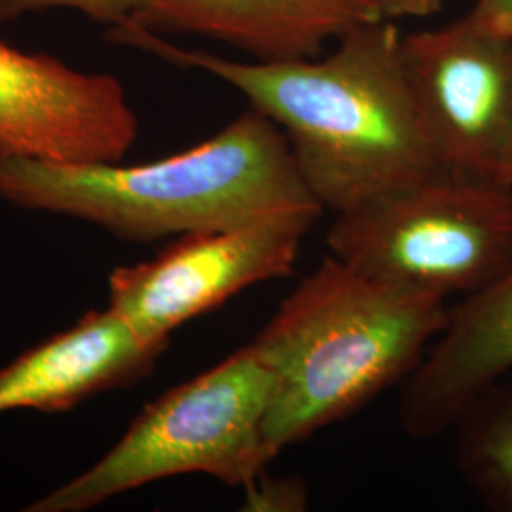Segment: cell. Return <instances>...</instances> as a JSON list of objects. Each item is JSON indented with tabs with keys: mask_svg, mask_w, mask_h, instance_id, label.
Masks as SVG:
<instances>
[{
	"mask_svg": "<svg viewBox=\"0 0 512 512\" xmlns=\"http://www.w3.org/2000/svg\"><path fill=\"white\" fill-rule=\"evenodd\" d=\"M110 38L202 69L243 93L283 131L313 200L334 215L448 171L391 21L349 31L325 59L294 61L238 63L186 52L145 29H114Z\"/></svg>",
	"mask_w": 512,
	"mask_h": 512,
	"instance_id": "6da1fadb",
	"label": "cell"
},
{
	"mask_svg": "<svg viewBox=\"0 0 512 512\" xmlns=\"http://www.w3.org/2000/svg\"><path fill=\"white\" fill-rule=\"evenodd\" d=\"M0 200L86 220L129 241L184 236L317 203L283 131L255 109L202 145L152 164L0 156Z\"/></svg>",
	"mask_w": 512,
	"mask_h": 512,
	"instance_id": "7a4b0ae2",
	"label": "cell"
},
{
	"mask_svg": "<svg viewBox=\"0 0 512 512\" xmlns=\"http://www.w3.org/2000/svg\"><path fill=\"white\" fill-rule=\"evenodd\" d=\"M448 313L439 296L372 279L327 256L253 340L277 378L264 427L270 452L277 458L404 382Z\"/></svg>",
	"mask_w": 512,
	"mask_h": 512,
	"instance_id": "3957f363",
	"label": "cell"
},
{
	"mask_svg": "<svg viewBox=\"0 0 512 512\" xmlns=\"http://www.w3.org/2000/svg\"><path fill=\"white\" fill-rule=\"evenodd\" d=\"M275 389L272 366L251 342L148 404L103 458L25 511H90L114 495L194 473L245 490L275 459L264 435Z\"/></svg>",
	"mask_w": 512,
	"mask_h": 512,
	"instance_id": "277c9868",
	"label": "cell"
},
{
	"mask_svg": "<svg viewBox=\"0 0 512 512\" xmlns=\"http://www.w3.org/2000/svg\"><path fill=\"white\" fill-rule=\"evenodd\" d=\"M330 255L349 268L442 300L471 296L512 264V188L440 173L336 213Z\"/></svg>",
	"mask_w": 512,
	"mask_h": 512,
	"instance_id": "5b68a950",
	"label": "cell"
},
{
	"mask_svg": "<svg viewBox=\"0 0 512 512\" xmlns=\"http://www.w3.org/2000/svg\"><path fill=\"white\" fill-rule=\"evenodd\" d=\"M323 211L319 203H300L179 236L147 262L109 275V308L143 338L169 344L171 332L194 317L256 283L291 274Z\"/></svg>",
	"mask_w": 512,
	"mask_h": 512,
	"instance_id": "8992f818",
	"label": "cell"
},
{
	"mask_svg": "<svg viewBox=\"0 0 512 512\" xmlns=\"http://www.w3.org/2000/svg\"><path fill=\"white\" fill-rule=\"evenodd\" d=\"M401 50L446 169L511 186L512 37L465 16L406 35Z\"/></svg>",
	"mask_w": 512,
	"mask_h": 512,
	"instance_id": "52a82bcc",
	"label": "cell"
},
{
	"mask_svg": "<svg viewBox=\"0 0 512 512\" xmlns=\"http://www.w3.org/2000/svg\"><path fill=\"white\" fill-rule=\"evenodd\" d=\"M137 135V114L116 76L80 73L0 42V156L120 164Z\"/></svg>",
	"mask_w": 512,
	"mask_h": 512,
	"instance_id": "ba28073f",
	"label": "cell"
},
{
	"mask_svg": "<svg viewBox=\"0 0 512 512\" xmlns=\"http://www.w3.org/2000/svg\"><path fill=\"white\" fill-rule=\"evenodd\" d=\"M512 372V264L492 285L465 296L420 365L404 380L401 425L414 439L452 429L480 391Z\"/></svg>",
	"mask_w": 512,
	"mask_h": 512,
	"instance_id": "9c48e42d",
	"label": "cell"
},
{
	"mask_svg": "<svg viewBox=\"0 0 512 512\" xmlns=\"http://www.w3.org/2000/svg\"><path fill=\"white\" fill-rule=\"evenodd\" d=\"M167 346L143 338L110 308L88 311L0 370V414L67 412L97 393L137 384Z\"/></svg>",
	"mask_w": 512,
	"mask_h": 512,
	"instance_id": "30bf717a",
	"label": "cell"
},
{
	"mask_svg": "<svg viewBox=\"0 0 512 512\" xmlns=\"http://www.w3.org/2000/svg\"><path fill=\"white\" fill-rule=\"evenodd\" d=\"M380 19L366 0H145L112 29L200 35L258 61H294L317 57L332 40Z\"/></svg>",
	"mask_w": 512,
	"mask_h": 512,
	"instance_id": "8fae6325",
	"label": "cell"
},
{
	"mask_svg": "<svg viewBox=\"0 0 512 512\" xmlns=\"http://www.w3.org/2000/svg\"><path fill=\"white\" fill-rule=\"evenodd\" d=\"M456 429V463L486 507L512 512V372L463 408Z\"/></svg>",
	"mask_w": 512,
	"mask_h": 512,
	"instance_id": "7c38bea8",
	"label": "cell"
},
{
	"mask_svg": "<svg viewBox=\"0 0 512 512\" xmlns=\"http://www.w3.org/2000/svg\"><path fill=\"white\" fill-rule=\"evenodd\" d=\"M145 0H0V23L52 8H71L86 18L120 27L137 14Z\"/></svg>",
	"mask_w": 512,
	"mask_h": 512,
	"instance_id": "4fadbf2b",
	"label": "cell"
},
{
	"mask_svg": "<svg viewBox=\"0 0 512 512\" xmlns=\"http://www.w3.org/2000/svg\"><path fill=\"white\" fill-rule=\"evenodd\" d=\"M310 492L304 480L294 476H258L245 488V511L300 512L308 509Z\"/></svg>",
	"mask_w": 512,
	"mask_h": 512,
	"instance_id": "5bb4252c",
	"label": "cell"
},
{
	"mask_svg": "<svg viewBox=\"0 0 512 512\" xmlns=\"http://www.w3.org/2000/svg\"><path fill=\"white\" fill-rule=\"evenodd\" d=\"M467 16L490 31L512 37V0H478Z\"/></svg>",
	"mask_w": 512,
	"mask_h": 512,
	"instance_id": "9a60e30c",
	"label": "cell"
},
{
	"mask_svg": "<svg viewBox=\"0 0 512 512\" xmlns=\"http://www.w3.org/2000/svg\"><path fill=\"white\" fill-rule=\"evenodd\" d=\"M385 21L399 18H427L439 12L444 0H366Z\"/></svg>",
	"mask_w": 512,
	"mask_h": 512,
	"instance_id": "2e32d148",
	"label": "cell"
},
{
	"mask_svg": "<svg viewBox=\"0 0 512 512\" xmlns=\"http://www.w3.org/2000/svg\"><path fill=\"white\" fill-rule=\"evenodd\" d=\"M511 186H512V169H511Z\"/></svg>",
	"mask_w": 512,
	"mask_h": 512,
	"instance_id": "e0dca14e",
	"label": "cell"
}]
</instances>
